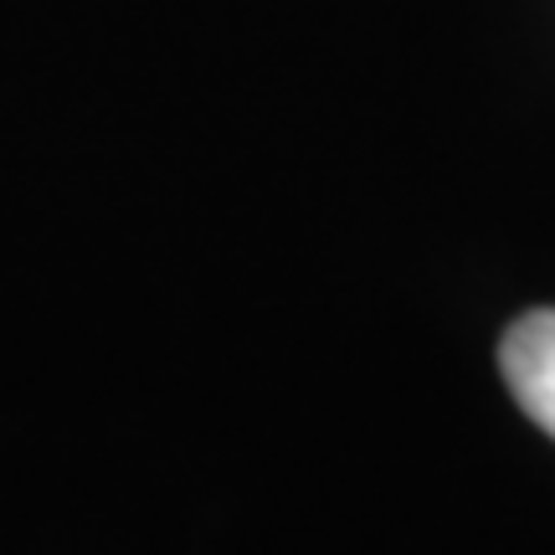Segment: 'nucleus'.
Here are the masks:
<instances>
[{
  "mask_svg": "<svg viewBox=\"0 0 555 555\" xmlns=\"http://www.w3.org/2000/svg\"><path fill=\"white\" fill-rule=\"evenodd\" d=\"M499 365L525 416L555 437V309H535L519 319L504 335Z\"/></svg>",
  "mask_w": 555,
  "mask_h": 555,
  "instance_id": "1",
  "label": "nucleus"
}]
</instances>
